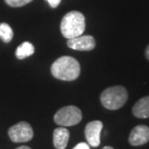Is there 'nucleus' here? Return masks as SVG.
<instances>
[{"label":"nucleus","instance_id":"obj_1","mask_svg":"<svg viewBox=\"0 0 149 149\" xmlns=\"http://www.w3.org/2000/svg\"><path fill=\"white\" fill-rule=\"evenodd\" d=\"M81 72L80 64L70 56H63L57 59L51 65V73L55 78L63 81H74Z\"/></svg>","mask_w":149,"mask_h":149},{"label":"nucleus","instance_id":"obj_2","mask_svg":"<svg viewBox=\"0 0 149 149\" xmlns=\"http://www.w3.org/2000/svg\"><path fill=\"white\" fill-rule=\"evenodd\" d=\"M61 32L65 39H72L83 35L86 29V19L82 13L71 11L65 15L61 21Z\"/></svg>","mask_w":149,"mask_h":149},{"label":"nucleus","instance_id":"obj_3","mask_svg":"<svg viewBox=\"0 0 149 149\" xmlns=\"http://www.w3.org/2000/svg\"><path fill=\"white\" fill-rule=\"evenodd\" d=\"M128 93L122 86H113L101 93L100 101L108 110H118L127 102Z\"/></svg>","mask_w":149,"mask_h":149},{"label":"nucleus","instance_id":"obj_4","mask_svg":"<svg viewBox=\"0 0 149 149\" xmlns=\"http://www.w3.org/2000/svg\"><path fill=\"white\" fill-rule=\"evenodd\" d=\"M82 112L76 106H65L61 108L54 116V121L60 126L68 127L78 124L82 120Z\"/></svg>","mask_w":149,"mask_h":149},{"label":"nucleus","instance_id":"obj_5","mask_svg":"<svg viewBox=\"0 0 149 149\" xmlns=\"http://www.w3.org/2000/svg\"><path fill=\"white\" fill-rule=\"evenodd\" d=\"M8 135L14 142H26L32 139L34 132L29 123L21 121L13 125L9 129Z\"/></svg>","mask_w":149,"mask_h":149},{"label":"nucleus","instance_id":"obj_6","mask_svg":"<svg viewBox=\"0 0 149 149\" xmlns=\"http://www.w3.org/2000/svg\"><path fill=\"white\" fill-rule=\"evenodd\" d=\"M103 129V123L100 120H93L88 122L85 128V137L88 144L93 147H97L100 144V134Z\"/></svg>","mask_w":149,"mask_h":149},{"label":"nucleus","instance_id":"obj_7","mask_svg":"<svg viewBox=\"0 0 149 149\" xmlns=\"http://www.w3.org/2000/svg\"><path fill=\"white\" fill-rule=\"evenodd\" d=\"M68 46L69 48L78 50V51H91L95 47V40L93 37L86 35V36H78L72 38L68 40Z\"/></svg>","mask_w":149,"mask_h":149},{"label":"nucleus","instance_id":"obj_8","mask_svg":"<svg viewBox=\"0 0 149 149\" xmlns=\"http://www.w3.org/2000/svg\"><path fill=\"white\" fill-rule=\"evenodd\" d=\"M149 141V127L146 125H138L129 135V143L133 146H141Z\"/></svg>","mask_w":149,"mask_h":149},{"label":"nucleus","instance_id":"obj_9","mask_svg":"<svg viewBox=\"0 0 149 149\" xmlns=\"http://www.w3.org/2000/svg\"><path fill=\"white\" fill-rule=\"evenodd\" d=\"M69 139L68 130L63 127L56 128L53 132V144L56 149H65Z\"/></svg>","mask_w":149,"mask_h":149},{"label":"nucleus","instance_id":"obj_10","mask_svg":"<svg viewBox=\"0 0 149 149\" xmlns=\"http://www.w3.org/2000/svg\"><path fill=\"white\" fill-rule=\"evenodd\" d=\"M133 115L138 118L149 117V96L141 98L133 107Z\"/></svg>","mask_w":149,"mask_h":149},{"label":"nucleus","instance_id":"obj_11","mask_svg":"<svg viewBox=\"0 0 149 149\" xmlns=\"http://www.w3.org/2000/svg\"><path fill=\"white\" fill-rule=\"evenodd\" d=\"M34 52H35V47L33 44L28 42H24L17 48L15 56H17V58L18 60H23L32 56Z\"/></svg>","mask_w":149,"mask_h":149},{"label":"nucleus","instance_id":"obj_12","mask_svg":"<svg viewBox=\"0 0 149 149\" xmlns=\"http://www.w3.org/2000/svg\"><path fill=\"white\" fill-rule=\"evenodd\" d=\"M14 38V32L11 26L5 22L0 23V40H2L3 42L8 43Z\"/></svg>","mask_w":149,"mask_h":149},{"label":"nucleus","instance_id":"obj_13","mask_svg":"<svg viewBox=\"0 0 149 149\" xmlns=\"http://www.w3.org/2000/svg\"><path fill=\"white\" fill-rule=\"evenodd\" d=\"M33 0H5V2L7 3L9 6L15 8L22 7V6L28 4V3L32 2Z\"/></svg>","mask_w":149,"mask_h":149},{"label":"nucleus","instance_id":"obj_14","mask_svg":"<svg viewBox=\"0 0 149 149\" xmlns=\"http://www.w3.org/2000/svg\"><path fill=\"white\" fill-rule=\"evenodd\" d=\"M72 149H90V145L86 143V142H80V143H78Z\"/></svg>","mask_w":149,"mask_h":149},{"label":"nucleus","instance_id":"obj_15","mask_svg":"<svg viewBox=\"0 0 149 149\" xmlns=\"http://www.w3.org/2000/svg\"><path fill=\"white\" fill-rule=\"evenodd\" d=\"M51 8H57L61 3V0H46Z\"/></svg>","mask_w":149,"mask_h":149},{"label":"nucleus","instance_id":"obj_16","mask_svg":"<svg viewBox=\"0 0 149 149\" xmlns=\"http://www.w3.org/2000/svg\"><path fill=\"white\" fill-rule=\"evenodd\" d=\"M145 56H146L147 60L149 61V45H147L146 49H145Z\"/></svg>","mask_w":149,"mask_h":149},{"label":"nucleus","instance_id":"obj_17","mask_svg":"<svg viewBox=\"0 0 149 149\" xmlns=\"http://www.w3.org/2000/svg\"><path fill=\"white\" fill-rule=\"evenodd\" d=\"M15 149H31V148L29 146H26V145H22V146H19V147H17Z\"/></svg>","mask_w":149,"mask_h":149},{"label":"nucleus","instance_id":"obj_18","mask_svg":"<svg viewBox=\"0 0 149 149\" xmlns=\"http://www.w3.org/2000/svg\"><path fill=\"white\" fill-rule=\"evenodd\" d=\"M102 149H113L112 146H105V147H103Z\"/></svg>","mask_w":149,"mask_h":149}]
</instances>
